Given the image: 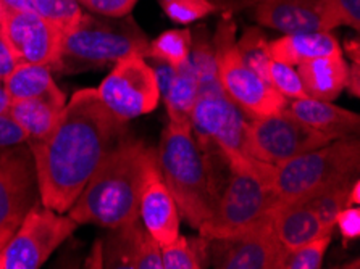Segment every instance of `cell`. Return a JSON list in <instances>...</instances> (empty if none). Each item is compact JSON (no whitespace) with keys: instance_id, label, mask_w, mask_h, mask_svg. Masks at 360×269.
Masks as SVG:
<instances>
[{"instance_id":"38","label":"cell","mask_w":360,"mask_h":269,"mask_svg":"<svg viewBox=\"0 0 360 269\" xmlns=\"http://www.w3.org/2000/svg\"><path fill=\"white\" fill-rule=\"evenodd\" d=\"M32 0H0L4 10H31Z\"/></svg>"},{"instance_id":"27","label":"cell","mask_w":360,"mask_h":269,"mask_svg":"<svg viewBox=\"0 0 360 269\" xmlns=\"http://www.w3.org/2000/svg\"><path fill=\"white\" fill-rule=\"evenodd\" d=\"M236 46L243 62L265 81H269L271 55L269 41H266L264 32L255 26L248 27L241 36V39L236 42Z\"/></svg>"},{"instance_id":"34","label":"cell","mask_w":360,"mask_h":269,"mask_svg":"<svg viewBox=\"0 0 360 269\" xmlns=\"http://www.w3.org/2000/svg\"><path fill=\"white\" fill-rule=\"evenodd\" d=\"M25 140H28V134L8 113V110L0 112V148L18 147Z\"/></svg>"},{"instance_id":"33","label":"cell","mask_w":360,"mask_h":269,"mask_svg":"<svg viewBox=\"0 0 360 269\" xmlns=\"http://www.w3.org/2000/svg\"><path fill=\"white\" fill-rule=\"evenodd\" d=\"M81 7H84L92 13L108 18H122L131 13L138 0H78Z\"/></svg>"},{"instance_id":"6","label":"cell","mask_w":360,"mask_h":269,"mask_svg":"<svg viewBox=\"0 0 360 269\" xmlns=\"http://www.w3.org/2000/svg\"><path fill=\"white\" fill-rule=\"evenodd\" d=\"M147 48L149 41L133 20L118 23L84 13L78 25L63 32L60 70L101 67L133 55L146 58Z\"/></svg>"},{"instance_id":"9","label":"cell","mask_w":360,"mask_h":269,"mask_svg":"<svg viewBox=\"0 0 360 269\" xmlns=\"http://www.w3.org/2000/svg\"><path fill=\"white\" fill-rule=\"evenodd\" d=\"M78 223L65 213L36 203L8 244L0 250V269H37L49 260Z\"/></svg>"},{"instance_id":"15","label":"cell","mask_w":360,"mask_h":269,"mask_svg":"<svg viewBox=\"0 0 360 269\" xmlns=\"http://www.w3.org/2000/svg\"><path fill=\"white\" fill-rule=\"evenodd\" d=\"M110 230L102 249V268L162 269L160 245L139 223V218Z\"/></svg>"},{"instance_id":"13","label":"cell","mask_w":360,"mask_h":269,"mask_svg":"<svg viewBox=\"0 0 360 269\" xmlns=\"http://www.w3.org/2000/svg\"><path fill=\"white\" fill-rule=\"evenodd\" d=\"M0 26L20 63L60 70L63 32L32 10H4Z\"/></svg>"},{"instance_id":"25","label":"cell","mask_w":360,"mask_h":269,"mask_svg":"<svg viewBox=\"0 0 360 269\" xmlns=\"http://www.w3.org/2000/svg\"><path fill=\"white\" fill-rule=\"evenodd\" d=\"M356 179H359V176H351V178L342 179L340 183L330 185L328 189L319 192V194L304 199L309 202V205L314 208L325 228L331 232L336 228V216L340 215L342 208L349 206V192H351Z\"/></svg>"},{"instance_id":"43","label":"cell","mask_w":360,"mask_h":269,"mask_svg":"<svg viewBox=\"0 0 360 269\" xmlns=\"http://www.w3.org/2000/svg\"><path fill=\"white\" fill-rule=\"evenodd\" d=\"M255 2H257V0H254V4H255Z\"/></svg>"},{"instance_id":"18","label":"cell","mask_w":360,"mask_h":269,"mask_svg":"<svg viewBox=\"0 0 360 269\" xmlns=\"http://www.w3.org/2000/svg\"><path fill=\"white\" fill-rule=\"evenodd\" d=\"M271 224L278 240L288 250L331 234V230L325 228L314 208L304 199L276 205L271 211Z\"/></svg>"},{"instance_id":"4","label":"cell","mask_w":360,"mask_h":269,"mask_svg":"<svg viewBox=\"0 0 360 269\" xmlns=\"http://www.w3.org/2000/svg\"><path fill=\"white\" fill-rule=\"evenodd\" d=\"M157 164L179 215L199 229L214 208L215 188L189 123H168L157 150Z\"/></svg>"},{"instance_id":"23","label":"cell","mask_w":360,"mask_h":269,"mask_svg":"<svg viewBox=\"0 0 360 269\" xmlns=\"http://www.w3.org/2000/svg\"><path fill=\"white\" fill-rule=\"evenodd\" d=\"M2 84L10 102L41 97L58 89L52 78V70L36 63H18Z\"/></svg>"},{"instance_id":"14","label":"cell","mask_w":360,"mask_h":269,"mask_svg":"<svg viewBox=\"0 0 360 269\" xmlns=\"http://www.w3.org/2000/svg\"><path fill=\"white\" fill-rule=\"evenodd\" d=\"M139 219L160 247L179 235V211L170 190L163 183L157 158L146 169L139 197Z\"/></svg>"},{"instance_id":"30","label":"cell","mask_w":360,"mask_h":269,"mask_svg":"<svg viewBox=\"0 0 360 269\" xmlns=\"http://www.w3.org/2000/svg\"><path fill=\"white\" fill-rule=\"evenodd\" d=\"M331 242V234L307 242L297 249L283 251L280 269H320Z\"/></svg>"},{"instance_id":"11","label":"cell","mask_w":360,"mask_h":269,"mask_svg":"<svg viewBox=\"0 0 360 269\" xmlns=\"http://www.w3.org/2000/svg\"><path fill=\"white\" fill-rule=\"evenodd\" d=\"M39 195L34 160L28 148L0 152V250L8 244Z\"/></svg>"},{"instance_id":"40","label":"cell","mask_w":360,"mask_h":269,"mask_svg":"<svg viewBox=\"0 0 360 269\" xmlns=\"http://www.w3.org/2000/svg\"><path fill=\"white\" fill-rule=\"evenodd\" d=\"M346 48H347V53L351 55L352 60H359V42L357 41H347Z\"/></svg>"},{"instance_id":"37","label":"cell","mask_w":360,"mask_h":269,"mask_svg":"<svg viewBox=\"0 0 360 269\" xmlns=\"http://www.w3.org/2000/svg\"><path fill=\"white\" fill-rule=\"evenodd\" d=\"M346 87L354 97L360 94V60H352L351 68H347Z\"/></svg>"},{"instance_id":"17","label":"cell","mask_w":360,"mask_h":269,"mask_svg":"<svg viewBox=\"0 0 360 269\" xmlns=\"http://www.w3.org/2000/svg\"><path fill=\"white\" fill-rule=\"evenodd\" d=\"M255 20L283 34L321 31L319 0H257Z\"/></svg>"},{"instance_id":"12","label":"cell","mask_w":360,"mask_h":269,"mask_svg":"<svg viewBox=\"0 0 360 269\" xmlns=\"http://www.w3.org/2000/svg\"><path fill=\"white\" fill-rule=\"evenodd\" d=\"M283 251L271 213L231 237L209 239V263L217 269H280Z\"/></svg>"},{"instance_id":"41","label":"cell","mask_w":360,"mask_h":269,"mask_svg":"<svg viewBox=\"0 0 360 269\" xmlns=\"http://www.w3.org/2000/svg\"><path fill=\"white\" fill-rule=\"evenodd\" d=\"M8 103H10V100H8L7 92H5V89H4L2 82H0V112H4V110H7Z\"/></svg>"},{"instance_id":"42","label":"cell","mask_w":360,"mask_h":269,"mask_svg":"<svg viewBox=\"0 0 360 269\" xmlns=\"http://www.w3.org/2000/svg\"><path fill=\"white\" fill-rule=\"evenodd\" d=\"M2 13H4V7H2V4H0V18H2Z\"/></svg>"},{"instance_id":"19","label":"cell","mask_w":360,"mask_h":269,"mask_svg":"<svg viewBox=\"0 0 360 269\" xmlns=\"http://www.w3.org/2000/svg\"><path fill=\"white\" fill-rule=\"evenodd\" d=\"M288 112L296 117L299 122L310 126L319 133L333 137V139L357 136L360 129V117L357 113L312 97L296 98L289 105Z\"/></svg>"},{"instance_id":"28","label":"cell","mask_w":360,"mask_h":269,"mask_svg":"<svg viewBox=\"0 0 360 269\" xmlns=\"http://www.w3.org/2000/svg\"><path fill=\"white\" fill-rule=\"evenodd\" d=\"M31 10L62 32L75 27L84 15L78 0H32Z\"/></svg>"},{"instance_id":"39","label":"cell","mask_w":360,"mask_h":269,"mask_svg":"<svg viewBox=\"0 0 360 269\" xmlns=\"http://www.w3.org/2000/svg\"><path fill=\"white\" fill-rule=\"evenodd\" d=\"M360 203V181L356 179L352 184L351 192H349V205H359Z\"/></svg>"},{"instance_id":"36","label":"cell","mask_w":360,"mask_h":269,"mask_svg":"<svg viewBox=\"0 0 360 269\" xmlns=\"http://www.w3.org/2000/svg\"><path fill=\"white\" fill-rule=\"evenodd\" d=\"M18 63V58H16L12 46H10L8 39L2 31V26H0V82L12 73Z\"/></svg>"},{"instance_id":"35","label":"cell","mask_w":360,"mask_h":269,"mask_svg":"<svg viewBox=\"0 0 360 269\" xmlns=\"http://www.w3.org/2000/svg\"><path fill=\"white\" fill-rule=\"evenodd\" d=\"M336 226L340 228V232L345 239V244L349 240H356L360 235V211L359 208L346 206L336 216Z\"/></svg>"},{"instance_id":"22","label":"cell","mask_w":360,"mask_h":269,"mask_svg":"<svg viewBox=\"0 0 360 269\" xmlns=\"http://www.w3.org/2000/svg\"><path fill=\"white\" fill-rule=\"evenodd\" d=\"M299 78L302 81L307 97L331 102L346 87L347 63L342 55L320 57L297 65Z\"/></svg>"},{"instance_id":"3","label":"cell","mask_w":360,"mask_h":269,"mask_svg":"<svg viewBox=\"0 0 360 269\" xmlns=\"http://www.w3.org/2000/svg\"><path fill=\"white\" fill-rule=\"evenodd\" d=\"M230 166V179L218 194L210 216L200 224L205 239L231 237L269 216L278 205L271 192L274 164L255 160L245 153L223 155Z\"/></svg>"},{"instance_id":"2","label":"cell","mask_w":360,"mask_h":269,"mask_svg":"<svg viewBox=\"0 0 360 269\" xmlns=\"http://www.w3.org/2000/svg\"><path fill=\"white\" fill-rule=\"evenodd\" d=\"M157 150L143 140L123 139L107 153L67 211L79 224L115 229L139 218L146 169Z\"/></svg>"},{"instance_id":"26","label":"cell","mask_w":360,"mask_h":269,"mask_svg":"<svg viewBox=\"0 0 360 269\" xmlns=\"http://www.w3.org/2000/svg\"><path fill=\"white\" fill-rule=\"evenodd\" d=\"M191 46H193V34L189 29H170L149 42L146 58L162 60L178 67L189 58Z\"/></svg>"},{"instance_id":"7","label":"cell","mask_w":360,"mask_h":269,"mask_svg":"<svg viewBox=\"0 0 360 269\" xmlns=\"http://www.w3.org/2000/svg\"><path fill=\"white\" fill-rule=\"evenodd\" d=\"M212 42L221 89L245 117L257 119L286 108L288 98L243 62L236 46V23L230 16L218 23Z\"/></svg>"},{"instance_id":"24","label":"cell","mask_w":360,"mask_h":269,"mask_svg":"<svg viewBox=\"0 0 360 269\" xmlns=\"http://www.w3.org/2000/svg\"><path fill=\"white\" fill-rule=\"evenodd\" d=\"M162 269H200L209 260V239H188L178 235L160 247Z\"/></svg>"},{"instance_id":"10","label":"cell","mask_w":360,"mask_h":269,"mask_svg":"<svg viewBox=\"0 0 360 269\" xmlns=\"http://www.w3.org/2000/svg\"><path fill=\"white\" fill-rule=\"evenodd\" d=\"M97 94L110 112L123 122L154 112L160 102V89L150 65L141 55L120 60Z\"/></svg>"},{"instance_id":"1","label":"cell","mask_w":360,"mask_h":269,"mask_svg":"<svg viewBox=\"0 0 360 269\" xmlns=\"http://www.w3.org/2000/svg\"><path fill=\"white\" fill-rule=\"evenodd\" d=\"M123 119L103 105L97 89H81L67 102L52 134L30 140L41 203L67 213L124 133Z\"/></svg>"},{"instance_id":"16","label":"cell","mask_w":360,"mask_h":269,"mask_svg":"<svg viewBox=\"0 0 360 269\" xmlns=\"http://www.w3.org/2000/svg\"><path fill=\"white\" fill-rule=\"evenodd\" d=\"M149 63L154 71L157 84L160 89V98L165 100L168 117L174 123H189L191 112L195 103L199 91L198 73L191 58L186 62L173 67L162 60L150 58Z\"/></svg>"},{"instance_id":"21","label":"cell","mask_w":360,"mask_h":269,"mask_svg":"<svg viewBox=\"0 0 360 269\" xmlns=\"http://www.w3.org/2000/svg\"><path fill=\"white\" fill-rule=\"evenodd\" d=\"M271 60L297 67L310 60L330 55H342L340 42L331 31H310L285 34L269 42Z\"/></svg>"},{"instance_id":"5","label":"cell","mask_w":360,"mask_h":269,"mask_svg":"<svg viewBox=\"0 0 360 269\" xmlns=\"http://www.w3.org/2000/svg\"><path fill=\"white\" fill-rule=\"evenodd\" d=\"M360 140L342 137L275 166L270 189L278 205L307 199L340 181L359 176Z\"/></svg>"},{"instance_id":"20","label":"cell","mask_w":360,"mask_h":269,"mask_svg":"<svg viewBox=\"0 0 360 269\" xmlns=\"http://www.w3.org/2000/svg\"><path fill=\"white\" fill-rule=\"evenodd\" d=\"M65 105L67 96L56 89L41 97L10 102L7 110L28 134V140H42L56 129Z\"/></svg>"},{"instance_id":"8","label":"cell","mask_w":360,"mask_h":269,"mask_svg":"<svg viewBox=\"0 0 360 269\" xmlns=\"http://www.w3.org/2000/svg\"><path fill=\"white\" fill-rule=\"evenodd\" d=\"M331 140L335 139L299 122L285 108L275 114L245 123L244 153L259 162L280 166Z\"/></svg>"},{"instance_id":"32","label":"cell","mask_w":360,"mask_h":269,"mask_svg":"<svg viewBox=\"0 0 360 269\" xmlns=\"http://www.w3.org/2000/svg\"><path fill=\"white\" fill-rule=\"evenodd\" d=\"M269 82L270 86L280 92L285 98H292V100H296V98L307 97L304 91L302 81L299 78V73L291 67V65L271 60L269 68Z\"/></svg>"},{"instance_id":"31","label":"cell","mask_w":360,"mask_h":269,"mask_svg":"<svg viewBox=\"0 0 360 269\" xmlns=\"http://www.w3.org/2000/svg\"><path fill=\"white\" fill-rule=\"evenodd\" d=\"M160 7L174 23L189 25L217 12L212 0H160Z\"/></svg>"},{"instance_id":"29","label":"cell","mask_w":360,"mask_h":269,"mask_svg":"<svg viewBox=\"0 0 360 269\" xmlns=\"http://www.w3.org/2000/svg\"><path fill=\"white\" fill-rule=\"evenodd\" d=\"M321 31L340 26L360 29V0H319Z\"/></svg>"}]
</instances>
